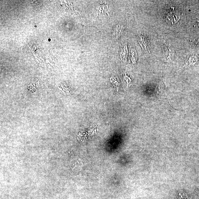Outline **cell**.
<instances>
[{
  "instance_id": "5b68a950",
  "label": "cell",
  "mask_w": 199,
  "mask_h": 199,
  "mask_svg": "<svg viewBox=\"0 0 199 199\" xmlns=\"http://www.w3.org/2000/svg\"><path fill=\"white\" fill-rule=\"evenodd\" d=\"M130 57L132 62L135 64L138 60V55L135 49L134 48L131 47L130 49Z\"/></svg>"
},
{
  "instance_id": "7a4b0ae2",
  "label": "cell",
  "mask_w": 199,
  "mask_h": 199,
  "mask_svg": "<svg viewBox=\"0 0 199 199\" xmlns=\"http://www.w3.org/2000/svg\"><path fill=\"white\" fill-rule=\"evenodd\" d=\"M138 41L143 50L150 53V43L146 36L143 34L140 35L139 37Z\"/></svg>"
},
{
  "instance_id": "ba28073f",
  "label": "cell",
  "mask_w": 199,
  "mask_h": 199,
  "mask_svg": "<svg viewBox=\"0 0 199 199\" xmlns=\"http://www.w3.org/2000/svg\"><path fill=\"white\" fill-rule=\"evenodd\" d=\"M125 80L127 81L128 83V85L129 84L131 83V79L129 78V77L127 76L126 75L125 76Z\"/></svg>"
},
{
  "instance_id": "30bf717a",
  "label": "cell",
  "mask_w": 199,
  "mask_h": 199,
  "mask_svg": "<svg viewBox=\"0 0 199 199\" xmlns=\"http://www.w3.org/2000/svg\"><path fill=\"white\" fill-rule=\"evenodd\" d=\"M197 23H198V26L199 27V20L198 21Z\"/></svg>"
},
{
  "instance_id": "8fae6325",
  "label": "cell",
  "mask_w": 199,
  "mask_h": 199,
  "mask_svg": "<svg viewBox=\"0 0 199 199\" xmlns=\"http://www.w3.org/2000/svg\"><path fill=\"white\" fill-rule=\"evenodd\" d=\"M198 57H199V55L198 56Z\"/></svg>"
},
{
  "instance_id": "6da1fadb",
  "label": "cell",
  "mask_w": 199,
  "mask_h": 199,
  "mask_svg": "<svg viewBox=\"0 0 199 199\" xmlns=\"http://www.w3.org/2000/svg\"><path fill=\"white\" fill-rule=\"evenodd\" d=\"M162 48L164 60L166 62H170L174 55V51L173 48L167 43H164Z\"/></svg>"
},
{
  "instance_id": "52a82bcc",
  "label": "cell",
  "mask_w": 199,
  "mask_h": 199,
  "mask_svg": "<svg viewBox=\"0 0 199 199\" xmlns=\"http://www.w3.org/2000/svg\"><path fill=\"white\" fill-rule=\"evenodd\" d=\"M179 195L180 196V199H187V197H186V194H184L183 192L179 194Z\"/></svg>"
},
{
  "instance_id": "9c48e42d",
  "label": "cell",
  "mask_w": 199,
  "mask_h": 199,
  "mask_svg": "<svg viewBox=\"0 0 199 199\" xmlns=\"http://www.w3.org/2000/svg\"><path fill=\"white\" fill-rule=\"evenodd\" d=\"M196 44L199 45V38L197 40V42H196Z\"/></svg>"
},
{
  "instance_id": "3957f363",
  "label": "cell",
  "mask_w": 199,
  "mask_h": 199,
  "mask_svg": "<svg viewBox=\"0 0 199 199\" xmlns=\"http://www.w3.org/2000/svg\"><path fill=\"white\" fill-rule=\"evenodd\" d=\"M167 19L173 23H176L180 18V15L179 12L171 10L167 15Z\"/></svg>"
},
{
  "instance_id": "8992f818",
  "label": "cell",
  "mask_w": 199,
  "mask_h": 199,
  "mask_svg": "<svg viewBox=\"0 0 199 199\" xmlns=\"http://www.w3.org/2000/svg\"><path fill=\"white\" fill-rule=\"evenodd\" d=\"M99 9V11L100 12L103 13H106L107 14L109 15V8L108 7L107 5H105V4H101L100 6V8Z\"/></svg>"
},
{
  "instance_id": "277c9868",
  "label": "cell",
  "mask_w": 199,
  "mask_h": 199,
  "mask_svg": "<svg viewBox=\"0 0 199 199\" xmlns=\"http://www.w3.org/2000/svg\"><path fill=\"white\" fill-rule=\"evenodd\" d=\"M198 59H199L198 56L197 55L195 54L192 55L186 60L185 66L188 67L194 66L197 64Z\"/></svg>"
}]
</instances>
